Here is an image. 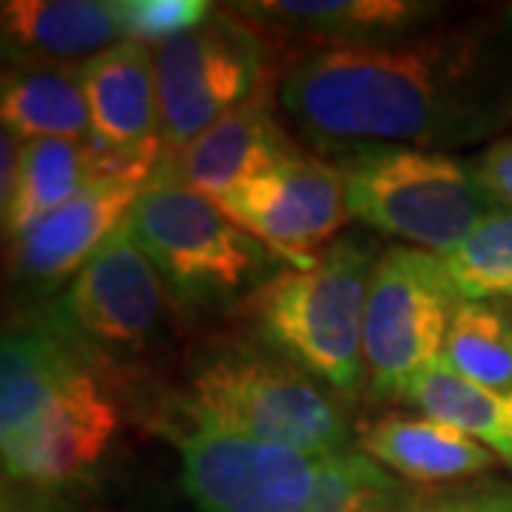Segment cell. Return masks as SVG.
<instances>
[{"label":"cell","instance_id":"27","mask_svg":"<svg viewBox=\"0 0 512 512\" xmlns=\"http://www.w3.org/2000/svg\"><path fill=\"white\" fill-rule=\"evenodd\" d=\"M441 512H512V487H481L441 501Z\"/></svg>","mask_w":512,"mask_h":512},{"label":"cell","instance_id":"9","mask_svg":"<svg viewBox=\"0 0 512 512\" xmlns=\"http://www.w3.org/2000/svg\"><path fill=\"white\" fill-rule=\"evenodd\" d=\"M217 205L276 259L296 268H311L319 256L313 251L350 220L339 168L302 151L237 185Z\"/></svg>","mask_w":512,"mask_h":512},{"label":"cell","instance_id":"7","mask_svg":"<svg viewBox=\"0 0 512 512\" xmlns=\"http://www.w3.org/2000/svg\"><path fill=\"white\" fill-rule=\"evenodd\" d=\"M461 296L439 254L393 245L370 276L365 373L376 399L399 396L421 367L439 362Z\"/></svg>","mask_w":512,"mask_h":512},{"label":"cell","instance_id":"26","mask_svg":"<svg viewBox=\"0 0 512 512\" xmlns=\"http://www.w3.org/2000/svg\"><path fill=\"white\" fill-rule=\"evenodd\" d=\"M473 171L495 200L512 208V134L504 140H495L493 146L478 157Z\"/></svg>","mask_w":512,"mask_h":512},{"label":"cell","instance_id":"20","mask_svg":"<svg viewBox=\"0 0 512 512\" xmlns=\"http://www.w3.org/2000/svg\"><path fill=\"white\" fill-rule=\"evenodd\" d=\"M109 177L103 151L77 140H29L20 154L15 197L3 214L6 237L18 239L35 222L74 200L86 185Z\"/></svg>","mask_w":512,"mask_h":512},{"label":"cell","instance_id":"10","mask_svg":"<svg viewBox=\"0 0 512 512\" xmlns=\"http://www.w3.org/2000/svg\"><path fill=\"white\" fill-rule=\"evenodd\" d=\"M163 276L128 234L126 222L77 271L57 319L94 348H140L165 311Z\"/></svg>","mask_w":512,"mask_h":512},{"label":"cell","instance_id":"16","mask_svg":"<svg viewBox=\"0 0 512 512\" xmlns=\"http://www.w3.org/2000/svg\"><path fill=\"white\" fill-rule=\"evenodd\" d=\"M239 18L328 40L330 46H382L404 40L436 6L416 0H262L234 6Z\"/></svg>","mask_w":512,"mask_h":512},{"label":"cell","instance_id":"24","mask_svg":"<svg viewBox=\"0 0 512 512\" xmlns=\"http://www.w3.org/2000/svg\"><path fill=\"white\" fill-rule=\"evenodd\" d=\"M407 493L365 453H336L302 512H404Z\"/></svg>","mask_w":512,"mask_h":512},{"label":"cell","instance_id":"15","mask_svg":"<svg viewBox=\"0 0 512 512\" xmlns=\"http://www.w3.org/2000/svg\"><path fill=\"white\" fill-rule=\"evenodd\" d=\"M0 9L3 43L18 63L86 66L128 40L117 0H6Z\"/></svg>","mask_w":512,"mask_h":512},{"label":"cell","instance_id":"19","mask_svg":"<svg viewBox=\"0 0 512 512\" xmlns=\"http://www.w3.org/2000/svg\"><path fill=\"white\" fill-rule=\"evenodd\" d=\"M80 373L52 330L6 333L0 356V441L20 436Z\"/></svg>","mask_w":512,"mask_h":512},{"label":"cell","instance_id":"21","mask_svg":"<svg viewBox=\"0 0 512 512\" xmlns=\"http://www.w3.org/2000/svg\"><path fill=\"white\" fill-rule=\"evenodd\" d=\"M399 396L424 419L456 427L512 464V399L464 379L444 359L421 367Z\"/></svg>","mask_w":512,"mask_h":512},{"label":"cell","instance_id":"12","mask_svg":"<svg viewBox=\"0 0 512 512\" xmlns=\"http://www.w3.org/2000/svg\"><path fill=\"white\" fill-rule=\"evenodd\" d=\"M80 74L92 114L89 143L109 154L157 163L163 128L151 46L123 40L80 66Z\"/></svg>","mask_w":512,"mask_h":512},{"label":"cell","instance_id":"28","mask_svg":"<svg viewBox=\"0 0 512 512\" xmlns=\"http://www.w3.org/2000/svg\"><path fill=\"white\" fill-rule=\"evenodd\" d=\"M413 512H441V504H436V507H430V510H413Z\"/></svg>","mask_w":512,"mask_h":512},{"label":"cell","instance_id":"14","mask_svg":"<svg viewBox=\"0 0 512 512\" xmlns=\"http://www.w3.org/2000/svg\"><path fill=\"white\" fill-rule=\"evenodd\" d=\"M296 151L299 148L291 146L288 134L276 123L268 80L251 100L225 114L174 157V177L217 202Z\"/></svg>","mask_w":512,"mask_h":512},{"label":"cell","instance_id":"6","mask_svg":"<svg viewBox=\"0 0 512 512\" xmlns=\"http://www.w3.org/2000/svg\"><path fill=\"white\" fill-rule=\"evenodd\" d=\"M163 148L183 154L265 83V46L248 20L211 9L200 26L151 46Z\"/></svg>","mask_w":512,"mask_h":512},{"label":"cell","instance_id":"11","mask_svg":"<svg viewBox=\"0 0 512 512\" xmlns=\"http://www.w3.org/2000/svg\"><path fill=\"white\" fill-rule=\"evenodd\" d=\"M117 421L114 402L89 373H80L20 436L3 441V467L35 484L80 476L106 453Z\"/></svg>","mask_w":512,"mask_h":512},{"label":"cell","instance_id":"18","mask_svg":"<svg viewBox=\"0 0 512 512\" xmlns=\"http://www.w3.org/2000/svg\"><path fill=\"white\" fill-rule=\"evenodd\" d=\"M3 126L29 140H92V114L80 66L15 63L3 74Z\"/></svg>","mask_w":512,"mask_h":512},{"label":"cell","instance_id":"22","mask_svg":"<svg viewBox=\"0 0 512 512\" xmlns=\"http://www.w3.org/2000/svg\"><path fill=\"white\" fill-rule=\"evenodd\" d=\"M441 359L484 390L512 399V305L461 299Z\"/></svg>","mask_w":512,"mask_h":512},{"label":"cell","instance_id":"4","mask_svg":"<svg viewBox=\"0 0 512 512\" xmlns=\"http://www.w3.org/2000/svg\"><path fill=\"white\" fill-rule=\"evenodd\" d=\"M126 228L185 302L231 299L276 262L217 202L168 174L143 188Z\"/></svg>","mask_w":512,"mask_h":512},{"label":"cell","instance_id":"8","mask_svg":"<svg viewBox=\"0 0 512 512\" xmlns=\"http://www.w3.org/2000/svg\"><path fill=\"white\" fill-rule=\"evenodd\" d=\"M183 487L200 512H302L330 458L194 421L174 436Z\"/></svg>","mask_w":512,"mask_h":512},{"label":"cell","instance_id":"1","mask_svg":"<svg viewBox=\"0 0 512 512\" xmlns=\"http://www.w3.org/2000/svg\"><path fill=\"white\" fill-rule=\"evenodd\" d=\"M470 63L467 43L450 37L328 46L293 63L279 103L299 134L325 151L447 146L481 128Z\"/></svg>","mask_w":512,"mask_h":512},{"label":"cell","instance_id":"2","mask_svg":"<svg viewBox=\"0 0 512 512\" xmlns=\"http://www.w3.org/2000/svg\"><path fill=\"white\" fill-rule=\"evenodd\" d=\"M376 251L362 237L336 239L311 268L265 276L248 299L262 339L302 373L339 393L365 379V308Z\"/></svg>","mask_w":512,"mask_h":512},{"label":"cell","instance_id":"23","mask_svg":"<svg viewBox=\"0 0 512 512\" xmlns=\"http://www.w3.org/2000/svg\"><path fill=\"white\" fill-rule=\"evenodd\" d=\"M439 256L461 299L512 305V208H493L453 251Z\"/></svg>","mask_w":512,"mask_h":512},{"label":"cell","instance_id":"3","mask_svg":"<svg viewBox=\"0 0 512 512\" xmlns=\"http://www.w3.org/2000/svg\"><path fill=\"white\" fill-rule=\"evenodd\" d=\"M336 168L350 217L430 254L453 251L501 205L473 168L436 148H365Z\"/></svg>","mask_w":512,"mask_h":512},{"label":"cell","instance_id":"13","mask_svg":"<svg viewBox=\"0 0 512 512\" xmlns=\"http://www.w3.org/2000/svg\"><path fill=\"white\" fill-rule=\"evenodd\" d=\"M143 188L146 183L126 177H100L86 185L74 200L12 239L15 271L40 285L80 271L126 222Z\"/></svg>","mask_w":512,"mask_h":512},{"label":"cell","instance_id":"25","mask_svg":"<svg viewBox=\"0 0 512 512\" xmlns=\"http://www.w3.org/2000/svg\"><path fill=\"white\" fill-rule=\"evenodd\" d=\"M117 3H120L128 40H140L146 46H157L163 40L200 26L214 9L205 0H117Z\"/></svg>","mask_w":512,"mask_h":512},{"label":"cell","instance_id":"17","mask_svg":"<svg viewBox=\"0 0 512 512\" xmlns=\"http://www.w3.org/2000/svg\"><path fill=\"white\" fill-rule=\"evenodd\" d=\"M359 444L362 453L376 464H384L387 470L416 484L478 476L498 461L481 441L433 419L387 416L370 424Z\"/></svg>","mask_w":512,"mask_h":512},{"label":"cell","instance_id":"5","mask_svg":"<svg viewBox=\"0 0 512 512\" xmlns=\"http://www.w3.org/2000/svg\"><path fill=\"white\" fill-rule=\"evenodd\" d=\"M194 421L316 456L348 450L339 407L282 356L228 350L208 359L191 382Z\"/></svg>","mask_w":512,"mask_h":512}]
</instances>
